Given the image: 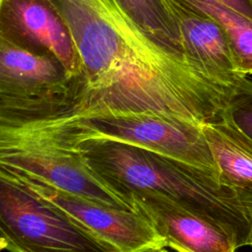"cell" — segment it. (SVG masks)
I'll return each mask as SVG.
<instances>
[{
	"label": "cell",
	"mask_w": 252,
	"mask_h": 252,
	"mask_svg": "<svg viewBox=\"0 0 252 252\" xmlns=\"http://www.w3.org/2000/svg\"><path fill=\"white\" fill-rule=\"evenodd\" d=\"M82 63L66 107L30 130L95 116L156 115L205 125L223 119L237 92L148 34L117 0H49Z\"/></svg>",
	"instance_id": "1"
},
{
	"label": "cell",
	"mask_w": 252,
	"mask_h": 252,
	"mask_svg": "<svg viewBox=\"0 0 252 252\" xmlns=\"http://www.w3.org/2000/svg\"><path fill=\"white\" fill-rule=\"evenodd\" d=\"M32 140L76 152L88 168L127 203L133 192L159 193L216 222L236 249L250 243L252 226L237 190L211 171L112 139Z\"/></svg>",
	"instance_id": "2"
},
{
	"label": "cell",
	"mask_w": 252,
	"mask_h": 252,
	"mask_svg": "<svg viewBox=\"0 0 252 252\" xmlns=\"http://www.w3.org/2000/svg\"><path fill=\"white\" fill-rule=\"evenodd\" d=\"M0 134L48 142L112 139L183 160L220 177L202 126L187 121L156 115L95 116L30 130L0 128Z\"/></svg>",
	"instance_id": "3"
},
{
	"label": "cell",
	"mask_w": 252,
	"mask_h": 252,
	"mask_svg": "<svg viewBox=\"0 0 252 252\" xmlns=\"http://www.w3.org/2000/svg\"><path fill=\"white\" fill-rule=\"evenodd\" d=\"M0 248L9 252H121L3 171Z\"/></svg>",
	"instance_id": "4"
},
{
	"label": "cell",
	"mask_w": 252,
	"mask_h": 252,
	"mask_svg": "<svg viewBox=\"0 0 252 252\" xmlns=\"http://www.w3.org/2000/svg\"><path fill=\"white\" fill-rule=\"evenodd\" d=\"M74 79L55 57L0 36V127L49 121L66 106Z\"/></svg>",
	"instance_id": "5"
},
{
	"label": "cell",
	"mask_w": 252,
	"mask_h": 252,
	"mask_svg": "<svg viewBox=\"0 0 252 252\" xmlns=\"http://www.w3.org/2000/svg\"><path fill=\"white\" fill-rule=\"evenodd\" d=\"M0 166L38 177L55 188L103 206L134 211L88 168L76 152L69 149L0 135Z\"/></svg>",
	"instance_id": "6"
},
{
	"label": "cell",
	"mask_w": 252,
	"mask_h": 252,
	"mask_svg": "<svg viewBox=\"0 0 252 252\" xmlns=\"http://www.w3.org/2000/svg\"><path fill=\"white\" fill-rule=\"evenodd\" d=\"M26 189L54 205L86 228L121 252H137L149 247H165L163 238L140 214L115 209L69 193L31 174L0 166Z\"/></svg>",
	"instance_id": "7"
},
{
	"label": "cell",
	"mask_w": 252,
	"mask_h": 252,
	"mask_svg": "<svg viewBox=\"0 0 252 252\" xmlns=\"http://www.w3.org/2000/svg\"><path fill=\"white\" fill-rule=\"evenodd\" d=\"M0 36L55 57L76 81L82 63L71 32L49 0H0Z\"/></svg>",
	"instance_id": "8"
},
{
	"label": "cell",
	"mask_w": 252,
	"mask_h": 252,
	"mask_svg": "<svg viewBox=\"0 0 252 252\" xmlns=\"http://www.w3.org/2000/svg\"><path fill=\"white\" fill-rule=\"evenodd\" d=\"M133 210L143 216L163 238L165 247L178 252H236L227 233L213 220L156 192L127 196Z\"/></svg>",
	"instance_id": "9"
},
{
	"label": "cell",
	"mask_w": 252,
	"mask_h": 252,
	"mask_svg": "<svg viewBox=\"0 0 252 252\" xmlns=\"http://www.w3.org/2000/svg\"><path fill=\"white\" fill-rule=\"evenodd\" d=\"M182 33L186 54L216 83L238 92L248 77L238 67L222 27L209 14L184 0H164Z\"/></svg>",
	"instance_id": "10"
},
{
	"label": "cell",
	"mask_w": 252,
	"mask_h": 252,
	"mask_svg": "<svg viewBox=\"0 0 252 252\" xmlns=\"http://www.w3.org/2000/svg\"><path fill=\"white\" fill-rule=\"evenodd\" d=\"M221 182L235 189H252V138L225 114L202 126Z\"/></svg>",
	"instance_id": "11"
},
{
	"label": "cell",
	"mask_w": 252,
	"mask_h": 252,
	"mask_svg": "<svg viewBox=\"0 0 252 252\" xmlns=\"http://www.w3.org/2000/svg\"><path fill=\"white\" fill-rule=\"evenodd\" d=\"M117 2L148 34L189 60L179 26L164 0H117Z\"/></svg>",
	"instance_id": "12"
},
{
	"label": "cell",
	"mask_w": 252,
	"mask_h": 252,
	"mask_svg": "<svg viewBox=\"0 0 252 252\" xmlns=\"http://www.w3.org/2000/svg\"><path fill=\"white\" fill-rule=\"evenodd\" d=\"M214 18L225 32L240 72L252 75V21L215 0H184Z\"/></svg>",
	"instance_id": "13"
},
{
	"label": "cell",
	"mask_w": 252,
	"mask_h": 252,
	"mask_svg": "<svg viewBox=\"0 0 252 252\" xmlns=\"http://www.w3.org/2000/svg\"><path fill=\"white\" fill-rule=\"evenodd\" d=\"M225 115L252 138V81L247 79L232 98Z\"/></svg>",
	"instance_id": "14"
},
{
	"label": "cell",
	"mask_w": 252,
	"mask_h": 252,
	"mask_svg": "<svg viewBox=\"0 0 252 252\" xmlns=\"http://www.w3.org/2000/svg\"><path fill=\"white\" fill-rule=\"evenodd\" d=\"M252 21V0H215Z\"/></svg>",
	"instance_id": "15"
},
{
	"label": "cell",
	"mask_w": 252,
	"mask_h": 252,
	"mask_svg": "<svg viewBox=\"0 0 252 252\" xmlns=\"http://www.w3.org/2000/svg\"><path fill=\"white\" fill-rule=\"evenodd\" d=\"M236 190L252 226V189H236ZM249 246L252 247V236H251Z\"/></svg>",
	"instance_id": "16"
},
{
	"label": "cell",
	"mask_w": 252,
	"mask_h": 252,
	"mask_svg": "<svg viewBox=\"0 0 252 252\" xmlns=\"http://www.w3.org/2000/svg\"><path fill=\"white\" fill-rule=\"evenodd\" d=\"M165 247H149L142 250H139L137 252H169L164 249Z\"/></svg>",
	"instance_id": "17"
}]
</instances>
